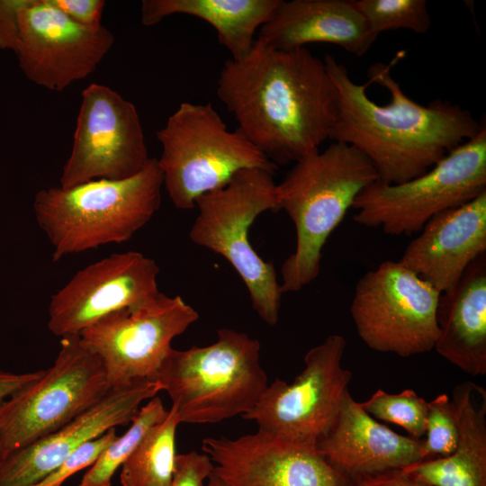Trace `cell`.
<instances>
[{"label": "cell", "mask_w": 486, "mask_h": 486, "mask_svg": "<svg viewBox=\"0 0 486 486\" xmlns=\"http://www.w3.org/2000/svg\"><path fill=\"white\" fill-rule=\"evenodd\" d=\"M323 60L337 90L329 139L358 149L382 183L399 184L424 175L485 126L449 101H413L393 78L392 65L373 64L369 82L360 85L333 56Z\"/></svg>", "instance_id": "1"}, {"label": "cell", "mask_w": 486, "mask_h": 486, "mask_svg": "<svg viewBox=\"0 0 486 486\" xmlns=\"http://www.w3.org/2000/svg\"><path fill=\"white\" fill-rule=\"evenodd\" d=\"M217 95L238 130L276 166L318 150L337 112L323 59L306 48L275 50L257 39L245 58L224 62Z\"/></svg>", "instance_id": "2"}, {"label": "cell", "mask_w": 486, "mask_h": 486, "mask_svg": "<svg viewBox=\"0 0 486 486\" xmlns=\"http://www.w3.org/2000/svg\"><path fill=\"white\" fill-rule=\"evenodd\" d=\"M378 175L355 147L333 141L297 160L277 184L280 210L296 230L294 252L281 268L283 293L298 292L320 274L322 249L356 196Z\"/></svg>", "instance_id": "3"}, {"label": "cell", "mask_w": 486, "mask_h": 486, "mask_svg": "<svg viewBox=\"0 0 486 486\" xmlns=\"http://www.w3.org/2000/svg\"><path fill=\"white\" fill-rule=\"evenodd\" d=\"M163 185L158 160L150 158L126 179L38 191L33 212L52 247V260L130 239L158 210Z\"/></svg>", "instance_id": "4"}, {"label": "cell", "mask_w": 486, "mask_h": 486, "mask_svg": "<svg viewBox=\"0 0 486 486\" xmlns=\"http://www.w3.org/2000/svg\"><path fill=\"white\" fill-rule=\"evenodd\" d=\"M260 343L231 328L216 342L185 350L171 348L156 375L180 423L212 424L244 415L267 387Z\"/></svg>", "instance_id": "5"}, {"label": "cell", "mask_w": 486, "mask_h": 486, "mask_svg": "<svg viewBox=\"0 0 486 486\" xmlns=\"http://www.w3.org/2000/svg\"><path fill=\"white\" fill-rule=\"evenodd\" d=\"M274 173L261 168L238 172L224 186L200 196L191 240L223 256L244 282L251 304L270 326L278 322L283 292L273 263L251 247L248 230L263 212L280 211Z\"/></svg>", "instance_id": "6"}, {"label": "cell", "mask_w": 486, "mask_h": 486, "mask_svg": "<svg viewBox=\"0 0 486 486\" xmlns=\"http://www.w3.org/2000/svg\"><path fill=\"white\" fill-rule=\"evenodd\" d=\"M157 138L163 184L181 210L195 208L200 196L224 186L242 169L278 168L238 130H229L211 103H181Z\"/></svg>", "instance_id": "7"}, {"label": "cell", "mask_w": 486, "mask_h": 486, "mask_svg": "<svg viewBox=\"0 0 486 486\" xmlns=\"http://www.w3.org/2000/svg\"><path fill=\"white\" fill-rule=\"evenodd\" d=\"M110 389L101 359L80 336L62 337L53 364L0 406V459L62 428Z\"/></svg>", "instance_id": "8"}, {"label": "cell", "mask_w": 486, "mask_h": 486, "mask_svg": "<svg viewBox=\"0 0 486 486\" xmlns=\"http://www.w3.org/2000/svg\"><path fill=\"white\" fill-rule=\"evenodd\" d=\"M486 191V127L424 175L399 184L376 181L356 198L354 220L393 236L419 232L436 214Z\"/></svg>", "instance_id": "9"}, {"label": "cell", "mask_w": 486, "mask_h": 486, "mask_svg": "<svg viewBox=\"0 0 486 486\" xmlns=\"http://www.w3.org/2000/svg\"><path fill=\"white\" fill-rule=\"evenodd\" d=\"M441 292L399 261H384L357 282L350 312L373 350L401 357L434 349Z\"/></svg>", "instance_id": "10"}, {"label": "cell", "mask_w": 486, "mask_h": 486, "mask_svg": "<svg viewBox=\"0 0 486 486\" xmlns=\"http://www.w3.org/2000/svg\"><path fill=\"white\" fill-rule=\"evenodd\" d=\"M346 341L333 334L310 348L292 383L276 379L241 417L284 441L316 448L338 416L352 378L342 366Z\"/></svg>", "instance_id": "11"}, {"label": "cell", "mask_w": 486, "mask_h": 486, "mask_svg": "<svg viewBox=\"0 0 486 486\" xmlns=\"http://www.w3.org/2000/svg\"><path fill=\"white\" fill-rule=\"evenodd\" d=\"M198 318L180 295L159 292L143 303L107 314L79 336L101 359L108 383L114 388L138 380L155 381L172 340Z\"/></svg>", "instance_id": "12"}, {"label": "cell", "mask_w": 486, "mask_h": 486, "mask_svg": "<svg viewBox=\"0 0 486 486\" xmlns=\"http://www.w3.org/2000/svg\"><path fill=\"white\" fill-rule=\"evenodd\" d=\"M149 159L135 105L107 86L93 83L86 87L59 187L126 179L140 172Z\"/></svg>", "instance_id": "13"}, {"label": "cell", "mask_w": 486, "mask_h": 486, "mask_svg": "<svg viewBox=\"0 0 486 486\" xmlns=\"http://www.w3.org/2000/svg\"><path fill=\"white\" fill-rule=\"evenodd\" d=\"M20 69L35 85L61 92L92 74L114 43L104 25L77 24L50 0H31L19 13Z\"/></svg>", "instance_id": "14"}, {"label": "cell", "mask_w": 486, "mask_h": 486, "mask_svg": "<svg viewBox=\"0 0 486 486\" xmlns=\"http://www.w3.org/2000/svg\"><path fill=\"white\" fill-rule=\"evenodd\" d=\"M159 267L140 252L114 253L88 265L50 299L48 327L57 337L79 335L115 310L143 303L160 292Z\"/></svg>", "instance_id": "15"}, {"label": "cell", "mask_w": 486, "mask_h": 486, "mask_svg": "<svg viewBox=\"0 0 486 486\" xmlns=\"http://www.w3.org/2000/svg\"><path fill=\"white\" fill-rule=\"evenodd\" d=\"M202 450L212 473L228 486H345L316 448L294 445L263 430L238 438L205 437Z\"/></svg>", "instance_id": "16"}, {"label": "cell", "mask_w": 486, "mask_h": 486, "mask_svg": "<svg viewBox=\"0 0 486 486\" xmlns=\"http://www.w3.org/2000/svg\"><path fill=\"white\" fill-rule=\"evenodd\" d=\"M160 391V384L151 380L111 388L98 403L62 428L1 458L0 486L36 484L84 443L130 424L140 404Z\"/></svg>", "instance_id": "17"}, {"label": "cell", "mask_w": 486, "mask_h": 486, "mask_svg": "<svg viewBox=\"0 0 486 486\" xmlns=\"http://www.w3.org/2000/svg\"><path fill=\"white\" fill-rule=\"evenodd\" d=\"M407 246L399 262L444 292L469 265L486 253V191L433 216Z\"/></svg>", "instance_id": "18"}, {"label": "cell", "mask_w": 486, "mask_h": 486, "mask_svg": "<svg viewBox=\"0 0 486 486\" xmlns=\"http://www.w3.org/2000/svg\"><path fill=\"white\" fill-rule=\"evenodd\" d=\"M421 443L378 423L347 391L334 424L316 449L351 482L422 461Z\"/></svg>", "instance_id": "19"}, {"label": "cell", "mask_w": 486, "mask_h": 486, "mask_svg": "<svg viewBox=\"0 0 486 486\" xmlns=\"http://www.w3.org/2000/svg\"><path fill=\"white\" fill-rule=\"evenodd\" d=\"M376 38L352 0H279L257 35V40L275 50L322 42L356 57L364 56Z\"/></svg>", "instance_id": "20"}, {"label": "cell", "mask_w": 486, "mask_h": 486, "mask_svg": "<svg viewBox=\"0 0 486 486\" xmlns=\"http://www.w3.org/2000/svg\"><path fill=\"white\" fill-rule=\"evenodd\" d=\"M436 352L472 376L486 374V253L458 283L441 292L436 310Z\"/></svg>", "instance_id": "21"}, {"label": "cell", "mask_w": 486, "mask_h": 486, "mask_svg": "<svg viewBox=\"0 0 486 486\" xmlns=\"http://www.w3.org/2000/svg\"><path fill=\"white\" fill-rule=\"evenodd\" d=\"M452 401L458 424L454 451L401 471L430 486H486V391L464 382L454 388Z\"/></svg>", "instance_id": "22"}, {"label": "cell", "mask_w": 486, "mask_h": 486, "mask_svg": "<svg viewBox=\"0 0 486 486\" xmlns=\"http://www.w3.org/2000/svg\"><path fill=\"white\" fill-rule=\"evenodd\" d=\"M279 0H143L141 22L158 24L166 16L186 14L212 25L219 42L241 60L252 50L255 34L266 22Z\"/></svg>", "instance_id": "23"}, {"label": "cell", "mask_w": 486, "mask_h": 486, "mask_svg": "<svg viewBox=\"0 0 486 486\" xmlns=\"http://www.w3.org/2000/svg\"><path fill=\"white\" fill-rule=\"evenodd\" d=\"M180 424L174 408L152 426L122 465V486H170L176 464V432Z\"/></svg>", "instance_id": "24"}, {"label": "cell", "mask_w": 486, "mask_h": 486, "mask_svg": "<svg viewBox=\"0 0 486 486\" xmlns=\"http://www.w3.org/2000/svg\"><path fill=\"white\" fill-rule=\"evenodd\" d=\"M161 399H150L140 408L128 430L108 446L83 476L79 486H111L116 470L129 458L148 430L167 415Z\"/></svg>", "instance_id": "25"}, {"label": "cell", "mask_w": 486, "mask_h": 486, "mask_svg": "<svg viewBox=\"0 0 486 486\" xmlns=\"http://www.w3.org/2000/svg\"><path fill=\"white\" fill-rule=\"evenodd\" d=\"M375 35L398 29L424 34L431 27L426 0H352Z\"/></svg>", "instance_id": "26"}, {"label": "cell", "mask_w": 486, "mask_h": 486, "mask_svg": "<svg viewBox=\"0 0 486 486\" xmlns=\"http://www.w3.org/2000/svg\"><path fill=\"white\" fill-rule=\"evenodd\" d=\"M359 404L373 418L401 427L414 439L421 440L425 436L428 401L411 389L400 393L378 390Z\"/></svg>", "instance_id": "27"}, {"label": "cell", "mask_w": 486, "mask_h": 486, "mask_svg": "<svg viewBox=\"0 0 486 486\" xmlns=\"http://www.w3.org/2000/svg\"><path fill=\"white\" fill-rule=\"evenodd\" d=\"M426 438L422 440V460L451 454L458 439V424L454 403L446 394H440L428 402Z\"/></svg>", "instance_id": "28"}, {"label": "cell", "mask_w": 486, "mask_h": 486, "mask_svg": "<svg viewBox=\"0 0 486 486\" xmlns=\"http://www.w3.org/2000/svg\"><path fill=\"white\" fill-rule=\"evenodd\" d=\"M117 436L116 428H112L98 437L84 443L52 472L32 486H62L73 474L92 466Z\"/></svg>", "instance_id": "29"}, {"label": "cell", "mask_w": 486, "mask_h": 486, "mask_svg": "<svg viewBox=\"0 0 486 486\" xmlns=\"http://www.w3.org/2000/svg\"><path fill=\"white\" fill-rule=\"evenodd\" d=\"M212 471L213 464L204 453L191 451L176 454L170 486H203Z\"/></svg>", "instance_id": "30"}, {"label": "cell", "mask_w": 486, "mask_h": 486, "mask_svg": "<svg viewBox=\"0 0 486 486\" xmlns=\"http://www.w3.org/2000/svg\"><path fill=\"white\" fill-rule=\"evenodd\" d=\"M69 19L79 25L95 29L102 26L101 20L105 6L104 0H50Z\"/></svg>", "instance_id": "31"}, {"label": "cell", "mask_w": 486, "mask_h": 486, "mask_svg": "<svg viewBox=\"0 0 486 486\" xmlns=\"http://www.w3.org/2000/svg\"><path fill=\"white\" fill-rule=\"evenodd\" d=\"M31 0H0V50L16 52L19 38V13Z\"/></svg>", "instance_id": "32"}, {"label": "cell", "mask_w": 486, "mask_h": 486, "mask_svg": "<svg viewBox=\"0 0 486 486\" xmlns=\"http://www.w3.org/2000/svg\"><path fill=\"white\" fill-rule=\"evenodd\" d=\"M345 486H430L401 470H392L348 482Z\"/></svg>", "instance_id": "33"}, {"label": "cell", "mask_w": 486, "mask_h": 486, "mask_svg": "<svg viewBox=\"0 0 486 486\" xmlns=\"http://www.w3.org/2000/svg\"><path fill=\"white\" fill-rule=\"evenodd\" d=\"M41 373L42 370L26 374H13L0 370V406L15 392L38 378Z\"/></svg>", "instance_id": "34"}, {"label": "cell", "mask_w": 486, "mask_h": 486, "mask_svg": "<svg viewBox=\"0 0 486 486\" xmlns=\"http://www.w3.org/2000/svg\"><path fill=\"white\" fill-rule=\"evenodd\" d=\"M203 486H228V485L225 482H223L220 478H218L213 473H212L211 476L208 478L207 484Z\"/></svg>", "instance_id": "35"}]
</instances>
